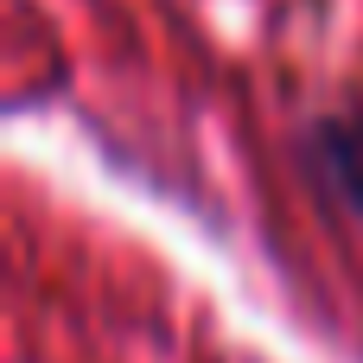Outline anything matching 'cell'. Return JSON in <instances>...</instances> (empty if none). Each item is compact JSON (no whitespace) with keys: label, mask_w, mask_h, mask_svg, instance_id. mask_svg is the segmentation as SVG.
I'll return each instance as SVG.
<instances>
[{"label":"cell","mask_w":363,"mask_h":363,"mask_svg":"<svg viewBox=\"0 0 363 363\" xmlns=\"http://www.w3.org/2000/svg\"><path fill=\"white\" fill-rule=\"evenodd\" d=\"M313 160H319V179H325L338 198L363 204V121L319 128V140H313Z\"/></svg>","instance_id":"1"}]
</instances>
